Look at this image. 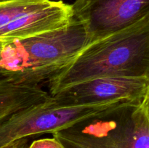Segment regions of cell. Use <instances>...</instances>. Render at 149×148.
<instances>
[{"mask_svg": "<svg viewBox=\"0 0 149 148\" xmlns=\"http://www.w3.org/2000/svg\"><path fill=\"white\" fill-rule=\"evenodd\" d=\"M105 76H149V15L84 46L48 80L49 94Z\"/></svg>", "mask_w": 149, "mask_h": 148, "instance_id": "1", "label": "cell"}, {"mask_svg": "<svg viewBox=\"0 0 149 148\" xmlns=\"http://www.w3.org/2000/svg\"><path fill=\"white\" fill-rule=\"evenodd\" d=\"M87 45L82 25L66 26L4 44L0 73L18 84L39 85L68 65Z\"/></svg>", "mask_w": 149, "mask_h": 148, "instance_id": "2", "label": "cell"}, {"mask_svg": "<svg viewBox=\"0 0 149 148\" xmlns=\"http://www.w3.org/2000/svg\"><path fill=\"white\" fill-rule=\"evenodd\" d=\"M52 134L65 148H149V95Z\"/></svg>", "mask_w": 149, "mask_h": 148, "instance_id": "3", "label": "cell"}, {"mask_svg": "<svg viewBox=\"0 0 149 148\" xmlns=\"http://www.w3.org/2000/svg\"><path fill=\"white\" fill-rule=\"evenodd\" d=\"M132 103L116 100L92 104H59L49 100L18 110L0 120V148L22 138L53 133L81 120L100 115Z\"/></svg>", "mask_w": 149, "mask_h": 148, "instance_id": "4", "label": "cell"}, {"mask_svg": "<svg viewBox=\"0 0 149 148\" xmlns=\"http://www.w3.org/2000/svg\"><path fill=\"white\" fill-rule=\"evenodd\" d=\"M71 10L72 18L84 27L88 45L149 15V0H75Z\"/></svg>", "mask_w": 149, "mask_h": 148, "instance_id": "5", "label": "cell"}, {"mask_svg": "<svg viewBox=\"0 0 149 148\" xmlns=\"http://www.w3.org/2000/svg\"><path fill=\"white\" fill-rule=\"evenodd\" d=\"M149 95V76H105L87 80L52 96L59 104L83 105L116 100L141 102Z\"/></svg>", "mask_w": 149, "mask_h": 148, "instance_id": "6", "label": "cell"}, {"mask_svg": "<svg viewBox=\"0 0 149 148\" xmlns=\"http://www.w3.org/2000/svg\"><path fill=\"white\" fill-rule=\"evenodd\" d=\"M39 85L18 84L0 73V120L13 113L49 100Z\"/></svg>", "mask_w": 149, "mask_h": 148, "instance_id": "7", "label": "cell"}, {"mask_svg": "<svg viewBox=\"0 0 149 148\" xmlns=\"http://www.w3.org/2000/svg\"><path fill=\"white\" fill-rule=\"evenodd\" d=\"M50 0H15L0 4V31L20 16L36 10Z\"/></svg>", "mask_w": 149, "mask_h": 148, "instance_id": "8", "label": "cell"}, {"mask_svg": "<svg viewBox=\"0 0 149 148\" xmlns=\"http://www.w3.org/2000/svg\"><path fill=\"white\" fill-rule=\"evenodd\" d=\"M29 148H65L55 138H45L33 141Z\"/></svg>", "mask_w": 149, "mask_h": 148, "instance_id": "9", "label": "cell"}, {"mask_svg": "<svg viewBox=\"0 0 149 148\" xmlns=\"http://www.w3.org/2000/svg\"><path fill=\"white\" fill-rule=\"evenodd\" d=\"M29 138L26 137L17 139L13 142L7 144L1 148H29Z\"/></svg>", "mask_w": 149, "mask_h": 148, "instance_id": "10", "label": "cell"}, {"mask_svg": "<svg viewBox=\"0 0 149 148\" xmlns=\"http://www.w3.org/2000/svg\"><path fill=\"white\" fill-rule=\"evenodd\" d=\"M4 42L0 41V59H1V52H2V49H3V46H4Z\"/></svg>", "mask_w": 149, "mask_h": 148, "instance_id": "11", "label": "cell"}, {"mask_svg": "<svg viewBox=\"0 0 149 148\" xmlns=\"http://www.w3.org/2000/svg\"><path fill=\"white\" fill-rule=\"evenodd\" d=\"M15 1V0H0V4H4V3L11 2V1Z\"/></svg>", "mask_w": 149, "mask_h": 148, "instance_id": "12", "label": "cell"}]
</instances>
